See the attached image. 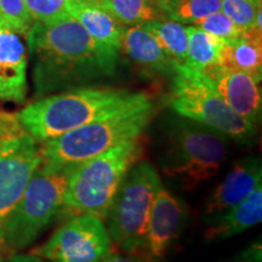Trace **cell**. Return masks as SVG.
<instances>
[{"instance_id": "obj_17", "label": "cell", "mask_w": 262, "mask_h": 262, "mask_svg": "<svg viewBox=\"0 0 262 262\" xmlns=\"http://www.w3.org/2000/svg\"><path fill=\"white\" fill-rule=\"evenodd\" d=\"M68 14L79 22L95 40L120 52L123 26L96 4L90 0H73L68 8Z\"/></svg>"}, {"instance_id": "obj_16", "label": "cell", "mask_w": 262, "mask_h": 262, "mask_svg": "<svg viewBox=\"0 0 262 262\" xmlns=\"http://www.w3.org/2000/svg\"><path fill=\"white\" fill-rule=\"evenodd\" d=\"M262 220V186L245 201L209 222L204 232L208 241H222L234 237L260 224Z\"/></svg>"}, {"instance_id": "obj_2", "label": "cell", "mask_w": 262, "mask_h": 262, "mask_svg": "<svg viewBox=\"0 0 262 262\" xmlns=\"http://www.w3.org/2000/svg\"><path fill=\"white\" fill-rule=\"evenodd\" d=\"M148 98L143 93L83 86L42 96L27 104L16 116L21 125L42 143Z\"/></svg>"}, {"instance_id": "obj_28", "label": "cell", "mask_w": 262, "mask_h": 262, "mask_svg": "<svg viewBox=\"0 0 262 262\" xmlns=\"http://www.w3.org/2000/svg\"><path fill=\"white\" fill-rule=\"evenodd\" d=\"M101 262H147L140 255L127 254V253H111L107 257H104Z\"/></svg>"}, {"instance_id": "obj_29", "label": "cell", "mask_w": 262, "mask_h": 262, "mask_svg": "<svg viewBox=\"0 0 262 262\" xmlns=\"http://www.w3.org/2000/svg\"><path fill=\"white\" fill-rule=\"evenodd\" d=\"M6 262H49L47 260H42V258L35 256L33 254H12L10 255V257L8 258Z\"/></svg>"}, {"instance_id": "obj_5", "label": "cell", "mask_w": 262, "mask_h": 262, "mask_svg": "<svg viewBox=\"0 0 262 262\" xmlns=\"http://www.w3.org/2000/svg\"><path fill=\"white\" fill-rule=\"evenodd\" d=\"M142 153L140 136L78 165L68 179L57 217L64 221L75 216H94L104 222L124 176L141 160Z\"/></svg>"}, {"instance_id": "obj_3", "label": "cell", "mask_w": 262, "mask_h": 262, "mask_svg": "<svg viewBox=\"0 0 262 262\" xmlns=\"http://www.w3.org/2000/svg\"><path fill=\"white\" fill-rule=\"evenodd\" d=\"M159 166L183 191H192L220 171L229 139L220 131L181 117L163 127Z\"/></svg>"}, {"instance_id": "obj_6", "label": "cell", "mask_w": 262, "mask_h": 262, "mask_svg": "<svg viewBox=\"0 0 262 262\" xmlns=\"http://www.w3.org/2000/svg\"><path fill=\"white\" fill-rule=\"evenodd\" d=\"M73 170L51 169L40 164L2 226L0 247L12 255L25 250L40 237L58 215Z\"/></svg>"}, {"instance_id": "obj_15", "label": "cell", "mask_w": 262, "mask_h": 262, "mask_svg": "<svg viewBox=\"0 0 262 262\" xmlns=\"http://www.w3.org/2000/svg\"><path fill=\"white\" fill-rule=\"evenodd\" d=\"M120 50L150 73L171 77L175 73V63L142 25L123 26Z\"/></svg>"}, {"instance_id": "obj_11", "label": "cell", "mask_w": 262, "mask_h": 262, "mask_svg": "<svg viewBox=\"0 0 262 262\" xmlns=\"http://www.w3.org/2000/svg\"><path fill=\"white\" fill-rule=\"evenodd\" d=\"M186 222V205L162 186L150 208L140 256L147 262H163Z\"/></svg>"}, {"instance_id": "obj_8", "label": "cell", "mask_w": 262, "mask_h": 262, "mask_svg": "<svg viewBox=\"0 0 262 262\" xmlns=\"http://www.w3.org/2000/svg\"><path fill=\"white\" fill-rule=\"evenodd\" d=\"M160 187L158 171L146 160L134 164L124 176L104 219L111 242L124 253L140 254L150 208Z\"/></svg>"}, {"instance_id": "obj_4", "label": "cell", "mask_w": 262, "mask_h": 262, "mask_svg": "<svg viewBox=\"0 0 262 262\" xmlns=\"http://www.w3.org/2000/svg\"><path fill=\"white\" fill-rule=\"evenodd\" d=\"M156 113L152 100L101 118L54 140L40 143L42 165L51 169H75L125 141L142 136Z\"/></svg>"}, {"instance_id": "obj_30", "label": "cell", "mask_w": 262, "mask_h": 262, "mask_svg": "<svg viewBox=\"0 0 262 262\" xmlns=\"http://www.w3.org/2000/svg\"><path fill=\"white\" fill-rule=\"evenodd\" d=\"M157 9L160 10L163 14H165V11L171 8L172 5H175L178 3V0H149Z\"/></svg>"}, {"instance_id": "obj_13", "label": "cell", "mask_w": 262, "mask_h": 262, "mask_svg": "<svg viewBox=\"0 0 262 262\" xmlns=\"http://www.w3.org/2000/svg\"><path fill=\"white\" fill-rule=\"evenodd\" d=\"M219 95L235 113L249 123L258 126L261 123L262 97L260 83L244 72L224 66H216L203 72Z\"/></svg>"}, {"instance_id": "obj_14", "label": "cell", "mask_w": 262, "mask_h": 262, "mask_svg": "<svg viewBox=\"0 0 262 262\" xmlns=\"http://www.w3.org/2000/svg\"><path fill=\"white\" fill-rule=\"evenodd\" d=\"M22 35L0 28V100L22 104L28 93V50Z\"/></svg>"}, {"instance_id": "obj_23", "label": "cell", "mask_w": 262, "mask_h": 262, "mask_svg": "<svg viewBox=\"0 0 262 262\" xmlns=\"http://www.w3.org/2000/svg\"><path fill=\"white\" fill-rule=\"evenodd\" d=\"M0 19L5 28L26 35L34 24L25 0H0Z\"/></svg>"}, {"instance_id": "obj_1", "label": "cell", "mask_w": 262, "mask_h": 262, "mask_svg": "<svg viewBox=\"0 0 262 262\" xmlns=\"http://www.w3.org/2000/svg\"><path fill=\"white\" fill-rule=\"evenodd\" d=\"M26 39L39 96L93 86L112 77L119 63V52L95 40L72 16L34 22Z\"/></svg>"}, {"instance_id": "obj_19", "label": "cell", "mask_w": 262, "mask_h": 262, "mask_svg": "<svg viewBox=\"0 0 262 262\" xmlns=\"http://www.w3.org/2000/svg\"><path fill=\"white\" fill-rule=\"evenodd\" d=\"M187 57L185 66L194 71L205 72L221 64L225 41L193 25L186 26Z\"/></svg>"}, {"instance_id": "obj_34", "label": "cell", "mask_w": 262, "mask_h": 262, "mask_svg": "<svg viewBox=\"0 0 262 262\" xmlns=\"http://www.w3.org/2000/svg\"><path fill=\"white\" fill-rule=\"evenodd\" d=\"M0 113H2V112H0Z\"/></svg>"}, {"instance_id": "obj_21", "label": "cell", "mask_w": 262, "mask_h": 262, "mask_svg": "<svg viewBox=\"0 0 262 262\" xmlns=\"http://www.w3.org/2000/svg\"><path fill=\"white\" fill-rule=\"evenodd\" d=\"M122 26L143 25L162 17L163 12L149 0H90Z\"/></svg>"}, {"instance_id": "obj_32", "label": "cell", "mask_w": 262, "mask_h": 262, "mask_svg": "<svg viewBox=\"0 0 262 262\" xmlns=\"http://www.w3.org/2000/svg\"><path fill=\"white\" fill-rule=\"evenodd\" d=\"M0 28H5V27H4V25H3L2 19H0Z\"/></svg>"}, {"instance_id": "obj_9", "label": "cell", "mask_w": 262, "mask_h": 262, "mask_svg": "<svg viewBox=\"0 0 262 262\" xmlns=\"http://www.w3.org/2000/svg\"><path fill=\"white\" fill-rule=\"evenodd\" d=\"M41 162L40 143L16 113H0V229Z\"/></svg>"}, {"instance_id": "obj_25", "label": "cell", "mask_w": 262, "mask_h": 262, "mask_svg": "<svg viewBox=\"0 0 262 262\" xmlns=\"http://www.w3.org/2000/svg\"><path fill=\"white\" fill-rule=\"evenodd\" d=\"M193 26L203 29L209 34L215 35V37L224 41L233 40V39L241 37L242 33L244 32L228 16H226L221 10L202 18L201 21L195 22Z\"/></svg>"}, {"instance_id": "obj_22", "label": "cell", "mask_w": 262, "mask_h": 262, "mask_svg": "<svg viewBox=\"0 0 262 262\" xmlns=\"http://www.w3.org/2000/svg\"><path fill=\"white\" fill-rule=\"evenodd\" d=\"M220 10L221 0H178L175 5L165 11V15L182 25H194Z\"/></svg>"}, {"instance_id": "obj_26", "label": "cell", "mask_w": 262, "mask_h": 262, "mask_svg": "<svg viewBox=\"0 0 262 262\" xmlns=\"http://www.w3.org/2000/svg\"><path fill=\"white\" fill-rule=\"evenodd\" d=\"M260 9L251 0H221V11L242 31H248L253 27Z\"/></svg>"}, {"instance_id": "obj_7", "label": "cell", "mask_w": 262, "mask_h": 262, "mask_svg": "<svg viewBox=\"0 0 262 262\" xmlns=\"http://www.w3.org/2000/svg\"><path fill=\"white\" fill-rule=\"evenodd\" d=\"M171 107L179 116L220 131L241 145H250L258 126L235 113L203 72L175 63Z\"/></svg>"}, {"instance_id": "obj_12", "label": "cell", "mask_w": 262, "mask_h": 262, "mask_svg": "<svg viewBox=\"0 0 262 262\" xmlns=\"http://www.w3.org/2000/svg\"><path fill=\"white\" fill-rule=\"evenodd\" d=\"M262 165L257 156H248L234 164L226 178L209 196L203 219L206 224L248 198L261 186Z\"/></svg>"}, {"instance_id": "obj_10", "label": "cell", "mask_w": 262, "mask_h": 262, "mask_svg": "<svg viewBox=\"0 0 262 262\" xmlns=\"http://www.w3.org/2000/svg\"><path fill=\"white\" fill-rule=\"evenodd\" d=\"M111 253L106 225L94 216L64 220L44 244L31 251L49 262H101Z\"/></svg>"}, {"instance_id": "obj_31", "label": "cell", "mask_w": 262, "mask_h": 262, "mask_svg": "<svg viewBox=\"0 0 262 262\" xmlns=\"http://www.w3.org/2000/svg\"><path fill=\"white\" fill-rule=\"evenodd\" d=\"M251 2H253L254 4L257 6V8H261V5H262V0H251Z\"/></svg>"}, {"instance_id": "obj_18", "label": "cell", "mask_w": 262, "mask_h": 262, "mask_svg": "<svg viewBox=\"0 0 262 262\" xmlns=\"http://www.w3.org/2000/svg\"><path fill=\"white\" fill-rule=\"evenodd\" d=\"M221 66L244 72L260 83L262 78V33L250 28L241 37L225 41Z\"/></svg>"}, {"instance_id": "obj_24", "label": "cell", "mask_w": 262, "mask_h": 262, "mask_svg": "<svg viewBox=\"0 0 262 262\" xmlns=\"http://www.w3.org/2000/svg\"><path fill=\"white\" fill-rule=\"evenodd\" d=\"M33 21L50 24L67 17L68 8L73 0H25Z\"/></svg>"}, {"instance_id": "obj_20", "label": "cell", "mask_w": 262, "mask_h": 262, "mask_svg": "<svg viewBox=\"0 0 262 262\" xmlns=\"http://www.w3.org/2000/svg\"><path fill=\"white\" fill-rule=\"evenodd\" d=\"M160 48L176 64H185L187 57V32L186 26L166 17H159L142 25Z\"/></svg>"}, {"instance_id": "obj_33", "label": "cell", "mask_w": 262, "mask_h": 262, "mask_svg": "<svg viewBox=\"0 0 262 262\" xmlns=\"http://www.w3.org/2000/svg\"><path fill=\"white\" fill-rule=\"evenodd\" d=\"M2 248V247H0ZM0 261H2V249H0Z\"/></svg>"}, {"instance_id": "obj_27", "label": "cell", "mask_w": 262, "mask_h": 262, "mask_svg": "<svg viewBox=\"0 0 262 262\" xmlns=\"http://www.w3.org/2000/svg\"><path fill=\"white\" fill-rule=\"evenodd\" d=\"M234 262H262V247L260 242H256L245 249Z\"/></svg>"}]
</instances>
